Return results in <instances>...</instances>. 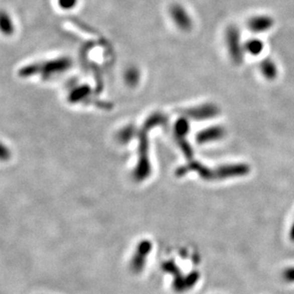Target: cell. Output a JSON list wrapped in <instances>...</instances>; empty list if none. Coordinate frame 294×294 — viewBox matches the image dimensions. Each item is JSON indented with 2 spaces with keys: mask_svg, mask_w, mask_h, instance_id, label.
<instances>
[{
  "mask_svg": "<svg viewBox=\"0 0 294 294\" xmlns=\"http://www.w3.org/2000/svg\"><path fill=\"white\" fill-rule=\"evenodd\" d=\"M291 238H292V240H294V227L291 230Z\"/></svg>",
  "mask_w": 294,
  "mask_h": 294,
  "instance_id": "7",
  "label": "cell"
},
{
  "mask_svg": "<svg viewBox=\"0 0 294 294\" xmlns=\"http://www.w3.org/2000/svg\"><path fill=\"white\" fill-rule=\"evenodd\" d=\"M274 25V20L266 15H258L248 20V27L255 33H264L271 29Z\"/></svg>",
  "mask_w": 294,
  "mask_h": 294,
  "instance_id": "2",
  "label": "cell"
},
{
  "mask_svg": "<svg viewBox=\"0 0 294 294\" xmlns=\"http://www.w3.org/2000/svg\"><path fill=\"white\" fill-rule=\"evenodd\" d=\"M283 278L288 283H294V266L284 269Z\"/></svg>",
  "mask_w": 294,
  "mask_h": 294,
  "instance_id": "6",
  "label": "cell"
},
{
  "mask_svg": "<svg viewBox=\"0 0 294 294\" xmlns=\"http://www.w3.org/2000/svg\"><path fill=\"white\" fill-rule=\"evenodd\" d=\"M263 43L259 40H250L247 44V48L252 54H259L263 50Z\"/></svg>",
  "mask_w": 294,
  "mask_h": 294,
  "instance_id": "3",
  "label": "cell"
},
{
  "mask_svg": "<svg viewBox=\"0 0 294 294\" xmlns=\"http://www.w3.org/2000/svg\"><path fill=\"white\" fill-rule=\"evenodd\" d=\"M263 68L265 71V74L268 78H273L276 75V67L274 63L270 60H266L263 63Z\"/></svg>",
  "mask_w": 294,
  "mask_h": 294,
  "instance_id": "4",
  "label": "cell"
},
{
  "mask_svg": "<svg viewBox=\"0 0 294 294\" xmlns=\"http://www.w3.org/2000/svg\"><path fill=\"white\" fill-rule=\"evenodd\" d=\"M59 6L63 10H71L78 4V0H58Z\"/></svg>",
  "mask_w": 294,
  "mask_h": 294,
  "instance_id": "5",
  "label": "cell"
},
{
  "mask_svg": "<svg viewBox=\"0 0 294 294\" xmlns=\"http://www.w3.org/2000/svg\"><path fill=\"white\" fill-rule=\"evenodd\" d=\"M170 18L181 29L187 30L192 25L190 15L182 5H173L170 9Z\"/></svg>",
  "mask_w": 294,
  "mask_h": 294,
  "instance_id": "1",
  "label": "cell"
}]
</instances>
